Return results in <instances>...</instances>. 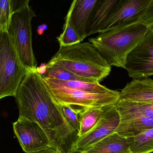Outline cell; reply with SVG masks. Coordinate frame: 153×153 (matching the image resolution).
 Here are the masks:
<instances>
[{"mask_svg": "<svg viewBox=\"0 0 153 153\" xmlns=\"http://www.w3.org/2000/svg\"><path fill=\"white\" fill-rule=\"evenodd\" d=\"M43 78L53 98L60 104L76 105L85 109L103 108L115 104L120 100L118 91L113 94H93L65 87Z\"/></svg>", "mask_w": 153, "mask_h": 153, "instance_id": "8992f818", "label": "cell"}, {"mask_svg": "<svg viewBox=\"0 0 153 153\" xmlns=\"http://www.w3.org/2000/svg\"></svg>", "mask_w": 153, "mask_h": 153, "instance_id": "4316f807", "label": "cell"}, {"mask_svg": "<svg viewBox=\"0 0 153 153\" xmlns=\"http://www.w3.org/2000/svg\"><path fill=\"white\" fill-rule=\"evenodd\" d=\"M69 153H81L80 152H72V151H71Z\"/></svg>", "mask_w": 153, "mask_h": 153, "instance_id": "484cf974", "label": "cell"}, {"mask_svg": "<svg viewBox=\"0 0 153 153\" xmlns=\"http://www.w3.org/2000/svg\"><path fill=\"white\" fill-rule=\"evenodd\" d=\"M30 1L13 0V14L8 33L24 66L28 69L37 68L33 50L32 20L36 16Z\"/></svg>", "mask_w": 153, "mask_h": 153, "instance_id": "277c9868", "label": "cell"}, {"mask_svg": "<svg viewBox=\"0 0 153 153\" xmlns=\"http://www.w3.org/2000/svg\"><path fill=\"white\" fill-rule=\"evenodd\" d=\"M150 0H119L102 32L140 23Z\"/></svg>", "mask_w": 153, "mask_h": 153, "instance_id": "30bf717a", "label": "cell"}, {"mask_svg": "<svg viewBox=\"0 0 153 153\" xmlns=\"http://www.w3.org/2000/svg\"><path fill=\"white\" fill-rule=\"evenodd\" d=\"M128 138L130 153H153V128Z\"/></svg>", "mask_w": 153, "mask_h": 153, "instance_id": "ac0fdd59", "label": "cell"}, {"mask_svg": "<svg viewBox=\"0 0 153 153\" xmlns=\"http://www.w3.org/2000/svg\"><path fill=\"white\" fill-rule=\"evenodd\" d=\"M97 0H74L67 16L81 41L86 37V27L90 13Z\"/></svg>", "mask_w": 153, "mask_h": 153, "instance_id": "8fae6325", "label": "cell"}, {"mask_svg": "<svg viewBox=\"0 0 153 153\" xmlns=\"http://www.w3.org/2000/svg\"><path fill=\"white\" fill-rule=\"evenodd\" d=\"M29 70L22 63L7 31H0V99L16 97Z\"/></svg>", "mask_w": 153, "mask_h": 153, "instance_id": "5b68a950", "label": "cell"}, {"mask_svg": "<svg viewBox=\"0 0 153 153\" xmlns=\"http://www.w3.org/2000/svg\"><path fill=\"white\" fill-rule=\"evenodd\" d=\"M149 28L141 23L100 33L88 41L110 66L125 69L126 59Z\"/></svg>", "mask_w": 153, "mask_h": 153, "instance_id": "3957f363", "label": "cell"}, {"mask_svg": "<svg viewBox=\"0 0 153 153\" xmlns=\"http://www.w3.org/2000/svg\"><path fill=\"white\" fill-rule=\"evenodd\" d=\"M13 14V0L0 1V31H8Z\"/></svg>", "mask_w": 153, "mask_h": 153, "instance_id": "7402d4cb", "label": "cell"}, {"mask_svg": "<svg viewBox=\"0 0 153 153\" xmlns=\"http://www.w3.org/2000/svg\"><path fill=\"white\" fill-rule=\"evenodd\" d=\"M42 75L44 78L56 80L68 81V80H80L88 82L85 79L78 76L67 69L57 64H46L45 72Z\"/></svg>", "mask_w": 153, "mask_h": 153, "instance_id": "d6986e66", "label": "cell"}, {"mask_svg": "<svg viewBox=\"0 0 153 153\" xmlns=\"http://www.w3.org/2000/svg\"><path fill=\"white\" fill-rule=\"evenodd\" d=\"M47 27V26L46 25H42L39 26L38 30H37L38 34L39 35H42L43 33L44 30H45Z\"/></svg>", "mask_w": 153, "mask_h": 153, "instance_id": "d4e9b609", "label": "cell"}, {"mask_svg": "<svg viewBox=\"0 0 153 153\" xmlns=\"http://www.w3.org/2000/svg\"><path fill=\"white\" fill-rule=\"evenodd\" d=\"M104 107L88 108L84 110L80 117L78 138L87 134L95 127L103 114Z\"/></svg>", "mask_w": 153, "mask_h": 153, "instance_id": "e0dca14e", "label": "cell"}, {"mask_svg": "<svg viewBox=\"0 0 153 153\" xmlns=\"http://www.w3.org/2000/svg\"><path fill=\"white\" fill-rule=\"evenodd\" d=\"M14 133L26 153H36L52 148L42 127L34 121L19 117L13 123Z\"/></svg>", "mask_w": 153, "mask_h": 153, "instance_id": "ba28073f", "label": "cell"}, {"mask_svg": "<svg viewBox=\"0 0 153 153\" xmlns=\"http://www.w3.org/2000/svg\"><path fill=\"white\" fill-rule=\"evenodd\" d=\"M60 46H69L80 43L81 41L77 33L75 31L70 22L68 16L65 18L63 32L57 37Z\"/></svg>", "mask_w": 153, "mask_h": 153, "instance_id": "44dd1931", "label": "cell"}, {"mask_svg": "<svg viewBox=\"0 0 153 153\" xmlns=\"http://www.w3.org/2000/svg\"><path fill=\"white\" fill-rule=\"evenodd\" d=\"M81 153H130L129 140L115 132L95 143Z\"/></svg>", "mask_w": 153, "mask_h": 153, "instance_id": "5bb4252c", "label": "cell"}, {"mask_svg": "<svg viewBox=\"0 0 153 153\" xmlns=\"http://www.w3.org/2000/svg\"><path fill=\"white\" fill-rule=\"evenodd\" d=\"M119 0H97L88 21L86 37L102 33L104 26L113 12Z\"/></svg>", "mask_w": 153, "mask_h": 153, "instance_id": "4fadbf2b", "label": "cell"}, {"mask_svg": "<svg viewBox=\"0 0 153 153\" xmlns=\"http://www.w3.org/2000/svg\"><path fill=\"white\" fill-rule=\"evenodd\" d=\"M120 100L153 104V79H132L120 92Z\"/></svg>", "mask_w": 153, "mask_h": 153, "instance_id": "7c38bea8", "label": "cell"}, {"mask_svg": "<svg viewBox=\"0 0 153 153\" xmlns=\"http://www.w3.org/2000/svg\"><path fill=\"white\" fill-rule=\"evenodd\" d=\"M59 104L60 106L61 109L67 122L70 127L78 133L79 130L81 114L85 109L78 106H76V105Z\"/></svg>", "mask_w": 153, "mask_h": 153, "instance_id": "ffe728a7", "label": "cell"}, {"mask_svg": "<svg viewBox=\"0 0 153 153\" xmlns=\"http://www.w3.org/2000/svg\"><path fill=\"white\" fill-rule=\"evenodd\" d=\"M140 23L149 28L153 27V0H150Z\"/></svg>", "mask_w": 153, "mask_h": 153, "instance_id": "603a6c76", "label": "cell"}, {"mask_svg": "<svg viewBox=\"0 0 153 153\" xmlns=\"http://www.w3.org/2000/svg\"><path fill=\"white\" fill-rule=\"evenodd\" d=\"M115 106L120 115H140L153 120V104L119 100Z\"/></svg>", "mask_w": 153, "mask_h": 153, "instance_id": "9a60e30c", "label": "cell"}, {"mask_svg": "<svg viewBox=\"0 0 153 153\" xmlns=\"http://www.w3.org/2000/svg\"><path fill=\"white\" fill-rule=\"evenodd\" d=\"M49 79L55 84L65 87L81 90L93 94H114L117 91L109 89L104 86L100 85V83L86 82L80 80L63 81L56 79Z\"/></svg>", "mask_w": 153, "mask_h": 153, "instance_id": "2e32d148", "label": "cell"}, {"mask_svg": "<svg viewBox=\"0 0 153 153\" xmlns=\"http://www.w3.org/2000/svg\"><path fill=\"white\" fill-rule=\"evenodd\" d=\"M120 122L115 104L104 107V112L95 127L87 134L78 137L71 151L81 152L95 143L116 132Z\"/></svg>", "mask_w": 153, "mask_h": 153, "instance_id": "9c48e42d", "label": "cell"}, {"mask_svg": "<svg viewBox=\"0 0 153 153\" xmlns=\"http://www.w3.org/2000/svg\"><path fill=\"white\" fill-rule=\"evenodd\" d=\"M48 63L57 64L88 82L99 83L111 72V68L90 42L60 46Z\"/></svg>", "mask_w": 153, "mask_h": 153, "instance_id": "7a4b0ae2", "label": "cell"}, {"mask_svg": "<svg viewBox=\"0 0 153 153\" xmlns=\"http://www.w3.org/2000/svg\"><path fill=\"white\" fill-rule=\"evenodd\" d=\"M15 98L19 117L37 122L47 134L52 147L60 153L71 151L78 133L67 122L37 68L29 70Z\"/></svg>", "mask_w": 153, "mask_h": 153, "instance_id": "6da1fadb", "label": "cell"}, {"mask_svg": "<svg viewBox=\"0 0 153 153\" xmlns=\"http://www.w3.org/2000/svg\"><path fill=\"white\" fill-rule=\"evenodd\" d=\"M125 69L133 79L153 76V27L128 54Z\"/></svg>", "mask_w": 153, "mask_h": 153, "instance_id": "52a82bcc", "label": "cell"}, {"mask_svg": "<svg viewBox=\"0 0 153 153\" xmlns=\"http://www.w3.org/2000/svg\"><path fill=\"white\" fill-rule=\"evenodd\" d=\"M36 153H60L59 151L53 148H50L48 149L45 150H42L40 152H37Z\"/></svg>", "mask_w": 153, "mask_h": 153, "instance_id": "cb8c5ba5", "label": "cell"}]
</instances>
